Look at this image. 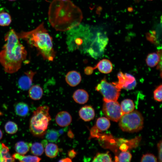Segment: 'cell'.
<instances>
[{"mask_svg": "<svg viewBox=\"0 0 162 162\" xmlns=\"http://www.w3.org/2000/svg\"><path fill=\"white\" fill-rule=\"evenodd\" d=\"M95 88L103 95L104 101H117L120 94L121 89L116 82H108L105 78L101 80Z\"/></svg>", "mask_w": 162, "mask_h": 162, "instance_id": "cell-6", "label": "cell"}, {"mask_svg": "<svg viewBox=\"0 0 162 162\" xmlns=\"http://www.w3.org/2000/svg\"><path fill=\"white\" fill-rule=\"evenodd\" d=\"M161 58L158 52L151 53L148 55L146 59V62L148 66L153 67L158 64Z\"/></svg>", "mask_w": 162, "mask_h": 162, "instance_id": "cell-17", "label": "cell"}, {"mask_svg": "<svg viewBox=\"0 0 162 162\" xmlns=\"http://www.w3.org/2000/svg\"><path fill=\"white\" fill-rule=\"evenodd\" d=\"M16 113L18 116L23 117L26 116L29 112L28 105L24 102L17 104L14 107Z\"/></svg>", "mask_w": 162, "mask_h": 162, "instance_id": "cell-21", "label": "cell"}, {"mask_svg": "<svg viewBox=\"0 0 162 162\" xmlns=\"http://www.w3.org/2000/svg\"><path fill=\"white\" fill-rule=\"evenodd\" d=\"M102 110L106 118L117 122L124 114L120 105L117 101H104Z\"/></svg>", "mask_w": 162, "mask_h": 162, "instance_id": "cell-7", "label": "cell"}, {"mask_svg": "<svg viewBox=\"0 0 162 162\" xmlns=\"http://www.w3.org/2000/svg\"><path fill=\"white\" fill-rule=\"evenodd\" d=\"M58 161L62 162H71V159L68 158H64L61 159Z\"/></svg>", "mask_w": 162, "mask_h": 162, "instance_id": "cell-35", "label": "cell"}, {"mask_svg": "<svg viewBox=\"0 0 162 162\" xmlns=\"http://www.w3.org/2000/svg\"><path fill=\"white\" fill-rule=\"evenodd\" d=\"M157 158L153 154L151 153H147L143 154L142 157L140 161L157 162Z\"/></svg>", "mask_w": 162, "mask_h": 162, "instance_id": "cell-30", "label": "cell"}, {"mask_svg": "<svg viewBox=\"0 0 162 162\" xmlns=\"http://www.w3.org/2000/svg\"><path fill=\"white\" fill-rule=\"evenodd\" d=\"M93 70L92 67L88 66L86 68L84 71L86 74L90 75L92 73Z\"/></svg>", "mask_w": 162, "mask_h": 162, "instance_id": "cell-33", "label": "cell"}, {"mask_svg": "<svg viewBox=\"0 0 162 162\" xmlns=\"http://www.w3.org/2000/svg\"><path fill=\"white\" fill-rule=\"evenodd\" d=\"M3 162H13L15 159L12 157L9 153L8 147L4 144L2 143L0 148Z\"/></svg>", "mask_w": 162, "mask_h": 162, "instance_id": "cell-23", "label": "cell"}, {"mask_svg": "<svg viewBox=\"0 0 162 162\" xmlns=\"http://www.w3.org/2000/svg\"><path fill=\"white\" fill-rule=\"evenodd\" d=\"M110 122L108 118L105 117H100L97 120L95 126L92 130H97L98 131H105L110 128Z\"/></svg>", "mask_w": 162, "mask_h": 162, "instance_id": "cell-15", "label": "cell"}, {"mask_svg": "<svg viewBox=\"0 0 162 162\" xmlns=\"http://www.w3.org/2000/svg\"><path fill=\"white\" fill-rule=\"evenodd\" d=\"M48 14L50 23L58 31L68 30L80 24L83 18L80 9L69 0H53Z\"/></svg>", "mask_w": 162, "mask_h": 162, "instance_id": "cell-1", "label": "cell"}, {"mask_svg": "<svg viewBox=\"0 0 162 162\" xmlns=\"http://www.w3.org/2000/svg\"><path fill=\"white\" fill-rule=\"evenodd\" d=\"M10 15L8 13L2 11L0 12V26H8L11 22Z\"/></svg>", "mask_w": 162, "mask_h": 162, "instance_id": "cell-24", "label": "cell"}, {"mask_svg": "<svg viewBox=\"0 0 162 162\" xmlns=\"http://www.w3.org/2000/svg\"><path fill=\"white\" fill-rule=\"evenodd\" d=\"M4 128L6 132L10 134L15 133L18 129L17 125L12 121H9L7 122L4 126Z\"/></svg>", "mask_w": 162, "mask_h": 162, "instance_id": "cell-29", "label": "cell"}, {"mask_svg": "<svg viewBox=\"0 0 162 162\" xmlns=\"http://www.w3.org/2000/svg\"><path fill=\"white\" fill-rule=\"evenodd\" d=\"M162 85L158 86L154 92V99L159 102L162 101Z\"/></svg>", "mask_w": 162, "mask_h": 162, "instance_id": "cell-31", "label": "cell"}, {"mask_svg": "<svg viewBox=\"0 0 162 162\" xmlns=\"http://www.w3.org/2000/svg\"><path fill=\"white\" fill-rule=\"evenodd\" d=\"M35 72L32 70L25 72L18 81V86L21 89L27 90L32 86L33 77Z\"/></svg>", "mask_w": 162, "mask_h": 162, "instance_id": "cell-9", "label": "cell"}, {"mask_svg": "<svg viewBox=\"0 0 162 162\" xmlns=\"http://www.w3.org/2000/svg\"><path fill=\"white\" fill-rule=\"evenodd\" d=\"M120 106L124 114L132 112L135 108L133 100L129 99H125L122 101Z\"/></svg>", "mask_w": 162, "mask_h": 162, "instance_id": "cell-22", "label": "cell"}, {"mask_svg": "<svg viewBox=\"0 0 162 162\" xmlns=\"http://www.w3.org/2000/svg\"><path fill=\"white\" fill-rule=\"evenodd\" d=\"M63 0V1H65V0Z\"/></svg>", "mask_w": 162, "mask_h": 162, "instance_id": "cell-39", "label": "cell"}, {"mask_svg": "<svg viewBox=\"0 0 162 162\" xmlns=\"http://www.w3.org/2000/svg\"><path fill=\"white\" fill-rule=\"evenodd\" d=\"M132 158L131 154L129 152L123 151L119 155L118 157H115V161L116 162H130Z\"/></svg>", "mask_w": 162, "mask_h": 162, "instance_id": "cell-28", "label": "cell"}, {"mask_svg": "<svg viewBox=\"0 0 162 162\" xmlns=\"http://www.w3.org/2000/svg\"><path fill=\"white\" fill-rule=\"evenodd\" d=\"M93 70L98 68L100 72L107 74L110 73L112 70L113 66L111 62L106 59H103L100 61L94 67H92Z\"/></svg>", "mask_w": 162, "mask_h": 162, "instance_id": "cell-13", "label": "cell"}, {"mask_svg": "<svg viewBox=\"0 0 162 162\" xmlns=\"http://www.w3.org/2000/svg\"><path fill=\"white\" fill-rule=\"evenodd\" d=\"M73 97L76 103L80 104H84L88 101L89 95L86 90L80 89L77 90L74 92Z\"/></svg>", "mask_w": 162, "mask_h": 162, "instance_id": "cell-14", "label": "cell"}, {"mask_svg": "<svg viewBox=\"0 0 162 162\" xmlns=\"http://www.w3.org/2000/svg\"><path fill=\"white\" fill-rule=\"evenodd\" d=\"M112 161V158L109 152L106 153H98L94 157L93 162H110Z\"/></svg>", "mask_w": 162, "mask_h": 162, "instance_id": "cell-25", "label": "cell"}, {"mask_svg": "<svg viewBox=\"0 0 162 162\" xmlns=\"http://www.w3.org/2000/svg\"><path fill=\"white\" fill-rule=\"evenodd\" d=\"M12 157L14 159L18 160L20 162H38L41 160L40 158L36 156H24L17 153L14 154Z\"/></svg>", "mask_w": 162, "mask_h": 162, "instance_id": "cell-20", "label": "cell"}, {"mask_svg": "<svg viewBox=\"0 0 162 162\" xmlns=\"http://www.w3.org/2000/svg\"><path fill=\"white\" fill-rule=\"evenodd\" d=\"M118 81L116 82L120 89L124 88L126 90H130L136 86V82L135 77L131 74L119 72L117 74Z\"/></svg>", "mask_w": 162, "mask_h": 162, "instance_id": "cell-8", "label": "cell"}, {"mask_svg": "<svg viewBox=\"0 0 162 162\" xmlns=\"http://www.w3.org/2000/svg\"><path fill=\"white\" fill-rule=\"evenodd\" d=\"M3 136V134L1 130L0 129V140L2 138Z\"/></svg>", "mask_w": 162, "mask_h": 162, "instance_id": "cell-36", "label": "cell"}, {"mask_svg": "<svg viewBox=\"0 0 162 162\" xmlns=\"http://www.w3.org/2000/svg\"><path fill=\"white\" fill-rule=\"evenodd\" d=\"M119 121L120 128L125 132H137L143 126V118L140 112L136 110L124 114Z\"/></svg>", "mask_w": 162, "mask_h": 162, "instance_id": "cell-5", "label": "cell"}, {"mask_svg": "<svg viewBox=\"0 0 162 162\" xmlns=\"http://www.w3.org/2000/svg\"><path fill=\"white\" fill-rule=\"evenodd\" d=\"M49 110V106H44L38 107L33 111L29 125L30 131L33 136L42 137L45 135L51 120Z\"/></svg>", "mask_w": 162, "mask_h": 162, "instance_id": "cell-4", "label": "cell"}, {"mask_svg": "<svg viewBox=\"0 0 162 162\" xmlns=\"http://www.w3.org/2000/svg\"><path fill=\"white\" fill-rule=\"evenodd\" d=\"M8 0L10 1H14L16 0Z\"/></svg>", "mask_w": 162, "mask_h": 162, "instance_id": "cell-37", "label": "cell"}, {"mask_svg": "<svg viewBox=\"0 0 162 162\" xmlns=\"http://www.w3.org/2000/svg\"><path fill=\"white\" fill-rule=\"evenodd\" d=\"M31 147L32 153L35 155H41L44 152V146L42 143L34 142L32 145Z\"/></svg>", "mask_w": 162, "mask_h": 162, "instance_id": "cell-26", "label": "cell"}, {"mask_svg": "<svg viewBox=\"0 0 162 162\" xmlns=\"http://www.w3.org/2000/svg\"><path fill=\"white\" fill-rule=\"evenodd\" d=\"M79 113L80 118L86 122L92 120L95 115L94 109L89 105H86L82 107L79 110Z\"/></svg>", "mask_w": 162, "mask_h": 162, "instance_id": "cell-11", "label": "cell"}, {"mask_svg": "<svg viewBox=\"0 0 162 162\" xmlns=\"http://www.w3.org/2000/svg\"><path fill=\"white\" fill-rule=\"evenodd\" d=\"M162 140H160L158 144V158L159 161L162 162Z\"/></svg>", "mask_w": 162, "mask_h": 162, "instance_id": "cell-32", "label": "cell"}, {"mask_svg": "<svg viewBox=\"0 0 162 162\" xmlns=\"http://www.w3.org/2000/svg\"><path fill=\"white\" fill-rule=\"evenodd\" d=\"M32 145L31 143H28L24 141H19L15 144V151L17 153L24 155L29 151Z\"/></svg>", "mask_w": 162, "mask_h": 162, "instance_id": "cell-18", "label": "cell"}, {"mask_svg": "<svg viewBox=\"0 0 162 162\" xmlns=\"http://www.w3.org/2000/svg\"><path fill=\"white\" fill-rule=\"evenodd\" d=\"M17 34L19 38L26 40L30 45L35 47L44 59L53 61L55 52L52 38L44 27L43 22L33 30Z\"/></svg>", "mask_w": 162, "mask_h": 162, "instance_id": "cell-3", "label": "cell"}, {"mask_svg": "<svg viewBox=\"0 0 162 162\" xmlns=\"http://www.w3.org/2000/svg\"><path fill=\"white\" fill-rule=\"evenodd\" d=\"M58 146L52 143L46 145L45 148V152L46 156L51 158L56 157L58 154Z\"/></svg>", "mask_w": 162, "mask_h": 162, "instance_id": "cell-19", "label": "cell"}, {"mask_svg": "<svg viewBox=\"0 0 162 162\" xmlns=\"http://www.w3.org/2000/svg\"><path fill=\"white\" fill-rule=\"evenodd\" d=\"M45 135L47 140L52 142H56L58 139L59 136L58 132L53 129L47 130Z\"/></svg>", "mask_w": 162, "mask_h": 162, "instance_id": "cell-27", "label": "cell"}, {"mask_svg": "<svg viewBox=\"0 0 162 162\" xmlns=\"http://www.w3.org/2000/svg\"><path fill=\"white\" fill-rule=\"evenodd\" d=\"M72 120V117L70 114L66 111L59 112L55 117L56 124L61 127H65L69 125L71 122Z\"/></svg>", "mask_w": 162, "mask_h": 162, "instance_id": "cell-10", "label": "cell"}, {"mask_svg": "<svg viewBox=\"0 0 162 162\" xmlns=\"http://www.w3.org/2000/svg\"><path fill=\"white\" fill-rule=\"evenodd\" d=\"M4 38L5 43L0 52V63L5 72L14 73L20 68L27 52L14 29L9 31Z\"/></svg>", "mask_w": 162, "mask_h": 162, "instance_id": "cell-2", "label": "cell"}, {"mask_svg": "<svg viewBox=\"0 0 162 162\" xmlns=\"http://www.w3.org/2000/svg\"><path fill=\"white\" fill-rule=\"evenodd\" d=\"M68 155L70 158L72 159L75 157L76 152L74 150H71L68 152Z\"/></svg>", "mask_w": 162, "mask_h": 162, "instance_id": "cell-34", "label": "cell"}, {"mask_svg": "<svg viewBox=\"0 0 162 162\" xmlns=\"http://www.w3.org/2000/svg\"><path fill=\"white\" fill-rule=\"evenodd\" d=\"M148 0V1H152V0Z\"/></svg>", "mask_w": 162, "mask_h": 162, "instance_id": "cell-38", "label": "cell"}, {"mask_svg": "<svg viewBox=\"0 0 162 162\" xmlns=\"http://www.w3.org/2000/svg\"><path fill=\"white\" fill-rule=\"evenodd\" d=\"M65 80L70 86H75L78 85L81 80V76L78 72L72 70L69 72L65 76Z\"/></svg>", "mask_w": 162, "mask_h": 162, "instance_id": "cell-12", "label": "cell"}, {"mask_svg": "<svg viewBox=\"0 0 162 162\" xmlns=\"http://www.w3.org/2000/svg\"><path fill=\"white\" fill-rule=\"evenodd\" d=\"M28 90L29 95L32 99L37 100H40L42 98L43 91L39 86L37 85L32 86Z\"/></svg>", "mask_w": 162, "mask_h": 162, "instance_id": "cell-16", "label": "cell"}]
</instances>
